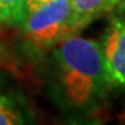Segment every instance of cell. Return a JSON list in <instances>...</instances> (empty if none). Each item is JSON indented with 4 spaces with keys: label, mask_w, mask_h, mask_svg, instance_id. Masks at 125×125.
Segmentation results:
<instances>
[{
    "label": "cell",
    "mask_w": 125,
    "mask_h": 125,
    "mask_svg": "<svg viewBox=\"0 0 125 125\" xmlns=\"http://www.w3.org/2000/svg\"><path fill=\"white\" fill-rule=\"evenodd\" d=\"M58 81L68 102L83 107L108 85L102 45L79 35H71L56 45L53 53Z\"/></svg>",
    "instance_id": "obj_1"
},
{
    "label": "cell",
    "mask_w": 125,
    "mask_h": 125,
    "mask_svg": "<svg viewBox=\"0 0 125 125\" xmlns=\"http://www.w3.org/2000/svg\"><path fill=\"white\" fill-rule=\"evenodd\" d=\"M21 24L27 40L39 50L50 49L86 27L70 0H50L29 13Z\"/></svg>",
    "instance_id": "obj_2"
},
{
    "label": "cell",
    "mask_w": 125,
    "mask_h": 125,
    "mask_svg": "<svg viewBox=\"0 0 125 125\" xmlns=\"http://www.w3.org/2000/svg\"><path fill=\"white\" fill-rule=\"evenodd\" d=\"M108 85L125 86V20L111 18L103 39Z\"/></svg>",
    "instance_id": "obj_3"
},
{
    "label": "cell",
    "mask_w": 125,
    "mask_h": 125,
    "mask_svg": "<svg viewBox=\"0 0 125 125\" xmlns=\"http://www.w3.org/2000/svg\"><path fill=\"white\" fill-rule=\"evenodd\" d=\"M76 15L88 25L96 17L111 11L121 0H70Z\"/></svg>",
    "instance_id": "obj_4"
},
{
    "label": "cell",
    "mask_w": 125,
    "mask_h": 125,
    "mask_svg": "<svg viewBox=\"0 0 125 125\" xmlns=\"http://www.w3.org/2000/svg\"><path fill=\"white\" fill-rule=\"evenodd\" d=\"M25 121L27 117L20 99L10 92L0 90V125H18Z\"/></svg>",
    "instance_id": "obj_5"
},
{
    "label": "cell",
    "mask_w": 125,
    "mask_h": 125,
    "mask_svg": "<svg viewBox=\"0 0 125 125\" xmlns=\"http://www.w3.org/2000/svg\"><path fill=\"white\" fill-rule=\"evenodd\" d=\"M25 20L24 0H0V22L21 24Z\"/></svg>",
    "instance_id": "obj_6"
},
{
    "label": "cell",
    "mask_w": 125,
    "mask_h": 125,
    "mask_svg": "<svg viewBox=\"0 0 125 125\" xmlns=\"http://www.w3.org/2000/svg\"><path fill=\"white\" fill-rule=\"evenodd\" d=\"M50 0H24V13H25V17H27L29 13L35 11L36 9H39L40 6L49 3Z\"/></svg>",
    "instance_id": "obj_7"
},
{
    "label": "cell",
    "mask_w": 125,
    "mask_h": 125,
    "mask_svg": "<svg viewBox=\"0 0 125 125\" xmlns=\"http://www.w3.org/2000/svg\"><path fill=\"white\" fill-rule=\"evenodd\" d=\"M118 6H120V7H121L122 10H125V0H121L120 4H118Z\"/></svg>",
    "instance_id": "obj_8"
}]
</instances>
